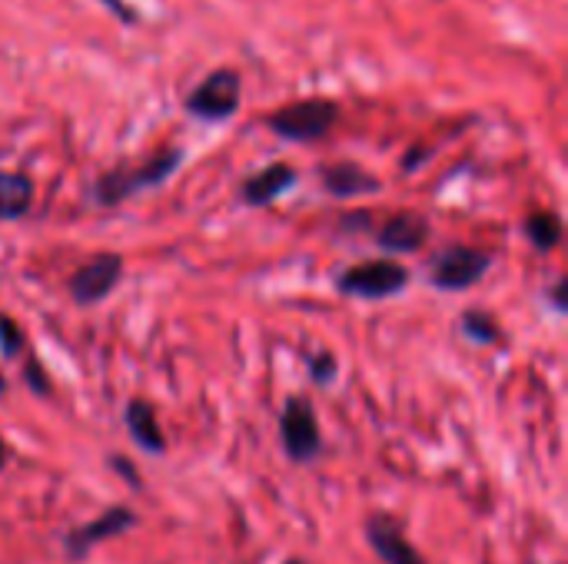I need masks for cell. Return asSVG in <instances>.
<instances>
[{
	"label": "cell",
	"mask_w": 568,
	"mask_h": 564,
	"mask_svg": "<svg viewBox=\"0 0 568 564\" xmlns=\"http://www.w3.org/2000/svg\"><path fill=\"white\" fill-rule=\"evenodd\" d=\"M283 564H310V562H303V558H286Z\"/></svg>",
	"instance_id": "cell-26"
},
{
	"label": "cell",
	"mask_w": 568,
	"mask_h": 564,
	"mask_svg": "<svg viewBox=\"0 0 568 564\" xmlns=\"http://www.w3.org/2000/svg\"><path fill=\"white\" fill-rule=\"evenodd\" d=\"M489 266H493V253L456 243V246H446L433 256L429 283L443 293H466L486 279Z\"/></svg>",
	"instance_id": "cell-7"
},
{
	"label": "cell",
	"mask_w": 568,
	"mask_h": 564,
	"mask_svg": "<svg viewBox=\"0 0 568 564\" xmlns=\"http://www.w3.org/2000/svg\"><path fill=\"white\" fill-rule=\"evenodd\" d=\"M123 3H126V0H103V7H106L110 13H116L123 23H136V20H140V13H136V10H130V7H123Z\"/></svg>",
	"instance_id": "cell-22"
},
{
	"label": "cell",
	"mask_w": 568,
	"mask_h": 564,
	"mask_svg": "<svg viewBox=\"0 0 568 564\" xmlns=\"http://www.w3.org/2000/svg\"><path fill=\"white\" fill-rule=\"evenodd\" d=\"M243 103V80L233 66H220L213 73H206L183 100V110L193 120L203 123H223L230 120Z\"/></svg>",
	"instance_id": "cell-4"
},
{
	"label": "cell",
	"mask_w": 568,
	"mask_h": 564,
	"mask_svg": "<svg viewBox=\"0 0 568 564\" xmlns=\"http://www.w3.org/2000/svg\"><path fill=\"white\" fill-rule=\"evenodd\" d=\"M7 462H10V449H7V442H3V435H0V472L7 469Z\"/></svg>",
	"instance_id": "cell-24"
},
{
	"label": "cell",
	"mask_w": 568,
	"mask_h": 564,
	"mask_svg": "<svg viewBox=\"0 0 568 564\" xmlns=\"http://www.w3.org/2000/svg\"><path fill=\"white\" fill-rule=\"evenodd\" d=\"M106 469H110L116 479H123V485H126V489L143 492V475L136 472V465H133L126 455H116V452H113V455H106Z\"/></svg>",
	"instance_id": "cell-20"
},
{
	"label": "cell",
	"mask_w": 568,
	"mask_h": 564,
	"mask_svg": "<svg viewBox=\"0 0 568 564\" xmlns=\"http://www.w3.org/2000/svg\"><path fill=\"white\" fill-rule=\"evenodd\" d=\"M409 286V269L396 259H366L336 276V289L353 299H389Z\"/></svg>",
	"instance_id": "cell-6"
},
{
	"label": "cell",
	"mask_w": 568,
	"mask_h": 564,
	"mask_svg": "<svg viewBox=\"0 0 568 564\" xmlns=\"http://www.w3.org/2000/svg\"><path fill=\"white\" fill-rule=\"evenodd\" d=\"M3 396H7V376L0 372V399H3Z\"/></svg>",
	"instance_id": "cell-25"
},
{
	"label": "cell",
	"mask_w": 568,
	"mask_h": 564,
	"mask_svg": "<svg viewBox=\"0 0 568 564\" xmlns=\"http://www.w3.org/2000/svg\"><path fill=\"white\" fill-rule=\"evenodd\" d=\"M459 332H463L469 342H476V346H496V342L503 339L496 316L486 312V309H466V312L459 316Z\"/></svg>",
	"instance_id": "cell-16"
},
{
	"label": "cell",
	"mask_w": 568,
	"mask_h": 564,
	"mask_svg": "<svg viewBox=\"0 0 568 564\" xmlns=\"http://www.w3.org/2000/svg\"><path fill=\"white\" fill-rule=\"evenodd\" d=\"M23 349H27L23 329L17 326V319L0 312V356L3 359H17V356H23Z\"/></svg>",
	"instance_id": "cell-18"
},
{
	"label": "cell",
	"mask_w": 568,
	"mask_h": 564,
	"mask_svg": "<svg viewBox=\"0 0 568 564\" xmlns=\"http://www.w3.org/2000/svg\"><path fill=\"white\" fill-rule=\"evenodd\" d=\"M433 236V226L423 213H393L376 229V246L383 253H419Z\"/></svg>",
	"instance_id": "cell-10"
},
{
	"label": "cell",
	"mask_w": 568,
	"mask_h": 564,
	"mask_svg": "<svg viewBox=\"0 0 568 564\" xmlns=\"http://www.w3.org/2000/svg\"><path fill=\"white\" fill-rule=\"evenodd\" d=\"M33 206V180L20 170H0V219H20Z\"/></svg>",
	"instance_id": "cell-14"
},
{
	"label": "cell",
	"mask_w": 568,
	"mask_h": 564,
	"mask_svg": "<svg viewBox=\"0 0 568 564\" xmlns=\"http://www.w3.org/2000/svg\"><path fill=\"white\" fill-rule=\"evenodd\" d=\"M526 236L539 253H552L562 243V219L552 209H536L526 219Z\"/></svg>",
	"instance_id": "cell-15"
},
{
	"label": "cell",
	"mask_w": 568,
	"mask_h": 564,
	"mask_svg": "<svg viewBox=\"0 0 568 564\" xmlns=\"http://www.w3.org/2000/svg\"><path fill=\"white\" fill-rule=\"evenodd\" d=\"M366 545L383 564H429L406 535V525L389 512H373L363 525Z\"/></svg>",
	"instance_id": "cell-9"
},
{
	"label": "cell",
	"mask_w": 568,
	"mask_h": 564,
	"mask_svg": "<svg viewBox=\"0 0 568 564\" xmlns=\"http://www.w3.org/2000/svg\"><path fill=\"white\" fill-rule=\"evenodd\" d=\"M280 442L293 465H313L326 442L320 429V416L310 396H290L280 409Z\"/></svg>",
	"instance_id": "cell-2"
},
{
	"label": "cell",
	"mask_w": 568,
	"mask_h": 564,
	"mask_svg": "<svg viewBox=\"0 0 568 564\" xmlns=\"http://www.w3.org/2000/svg\"><path fill=\"white\" fill-rule=\"evenodd\" d=\"M183 163V150L180 146H163L156 153H150L146 160L133 163V166H113L103 176H97L93 183V203L97 206H120L130 196L163 186Z\"/></svg>",
	"instance_id": "cell-1"
},
{
	"label": "cell",
	"mask_w": 568,
	"mask_h": 564,
	"mask_svg": "<svg viewBox=\"0 0 568 564\" xmlns=\"http://www.w3.org/2000/svg\"><path fill=\"white\" fill-rule=\"evenodd\" d=\"M296 180H300V173L290 163H270V166L256 170L253 176H246L240 183V199L246 206H256V209L260 206H270L280 196H286L296 186Z\"/></svg>",
	"instance_id": "cell-12"
},
{
	"label": "cell",
	"mask_w": 568,
	"mask_h": 564,
	"mask_svg": "<svg viewBox=\"0 0 568 564\" xmlns=\"http://www.w3.org/2000/svg\"><path fill=\"white\" fill-rule=\"evenodd\" d=\"M320 183L336 199H356V196H369V193L383 189L379 176H373L366 166H359L353 160H339V163L320 166Z\"/></svg>",
	"instance_id": "cell-11"
},
{
	"label": "cell",
	"mask_w": 568,
	"mask_h": 564,
	"mask_svg": "<svg viewBox=\"0 0 568 564\" xmlns=\"http://www.w3.org/2000/svg\"><path fill=\"white\" fill-rule=\"evenodd\" d=\"M306 369H310V379L313 386L320 389H329L339 376V359L326 349V352H316V356H306Z\"/></svg>",
	"instance_id": "cell-17"
},
{
	"label": "cell",
	"mask_w": 568,
	"mask_h": 564,
	"mask_svg": "<svg viewBox=\"0 0 568 564\" xmlns=\"http://www.w3.org/2000/svg\"><path fill=\"white\" fill-rule=\"evenodd\" d=\"M336 120H339L336 100L310 96V100H296L270 113L266 126L286 143H313V140H323L336 126Z\"/></svg>",
	"instance_id": "cell-3"
},
{
	"label": "cell",
	"mask_w": 568,
	"mask_h": 564,
	"mask_svg": "<svg viewBox=\"0 0 568 564\" xmlns=\"http://www.w3.org/2000/svg\"><path fill=\"white\" fill-rule=\"evenodd\" d=\"M123 425H126V435L133 439V445L146 455H163L170 449L166 442V432L156 419V409L146 402V399H130L126 409H123Z\"/></svg>",
	"instance_id": "cell-13"
},
{
	"label": "cell",
	"mask_w": 568,
	"mask_h": 564,
	"mask_svg": "<svg viewBox=\"0 0 568 564\" xmlns=\"http://www.w3.org/2000/svg\"><path fill=\"white\" fill-rule=\"evenodd\" d=\"M549 299H552V306H556V312H566V279H559V283L552 286V293H549Z\"/></svg>",
	"instance_id": "cell-23"
},
{
	"label": "cell",
	"mask_w": 568,
	"mask_h": 564,
	"mask_svg": "<svg viewBox=\"0 0 568 564\" xmlns=\"http://www.w3.org/2000/svg\"><path fill=\"white\" fill-rule=\"evenodd\" d=\"M140 529V515L130 505H110L106 512H100L93 522H83L77 529H67L60 535V552L67 562H87L93 548H100L103 542H113L126 532Z\"/></svg>",
	"instance_id": "cell-5"
},
{
	"label": "cell",
	"mask_w": 568,
	"mask_h": 564,
	"mask_svg": "<svg viewBox=\"0 0 568 564\" xmlns=\"http://www.w3.org/2000/svg\"><path fill=\"white\" fill-rule=\"evenodd\" d=\"M369 216L373 213H346L339 219V229H346V233H369L373 229V219Z\"/></svg>",
	"instance_id": "cell-21"
},
{
	"label": "cell",
	"mask_w": 568,
	"mask_h": 564,
	"mask_svg": "<svg viewBox=\"0 0 568 564\" xmlns=\"http://www.w3.org/2000/svg\"><path fill=\"white\" fill-rule=\"evenodd\" d=\"M120 279H123V256L120 253H97L73 269L67 289H70L77 306H97L116 289Z\"/></svg>",
	"instance_id": "cell-8"
},
{
	"label": "cell",
	"mask_w": 568,
	"mask_h": 564,
	"mask_svg": "<svg viewBox=\"0 0 568 564\" xmlns=\"http://www.w3.org/2000/svg\"><path fill=\"white\" fill-rule=\"evenodd\" d=\"M23 386L37 399H50L53 396V382H50V376H47V369H43V362L37 356H27V362H23Z\"/></svg>",
	"instance_id": "cell-19"
}]
</instances>
